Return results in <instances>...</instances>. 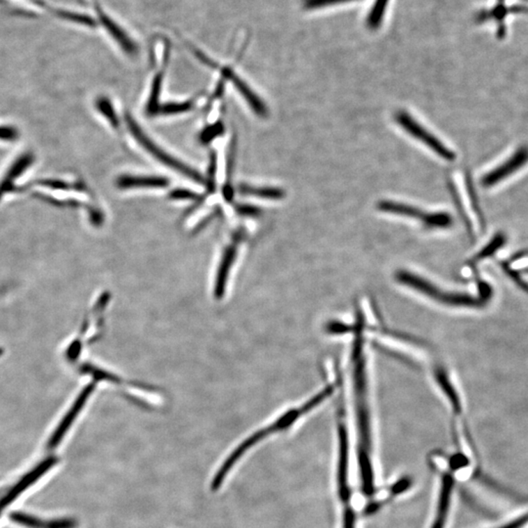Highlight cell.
I'll use <instances>...</instances> for the list:
<instances>
[{
	"label": "cell",
	"mask_w": 528,
	"mask_h": 528,
	"mask_svg": "<svg viewBox=\"0 0 528 528\" xmlns=\"http://www.w3.org/2000/svg\"><path fill=\"white\" fill-rule=\"evenodd\" d=\"M506 239H507V238H506V236L504 235L503 233H497V234L494 236L492 240L486 245V247H484L483 249L476 255L474 260L488 259L490 255L495 254L499 249H501V248L505 245Z\"/></svg>",
	"instance_id": "21"
},
{
	"label": "cell",
	"mask_w": 528,
	"mask_h": 528,
	"mask_svg": "<svg viewBox=\"0 0 528 528\" xmlns=\"http://www.w3.org/2000/svg\"><path fill=\"white\" fill-rule=\"evenodd\" d=\"M349 1H352V0H304L303 6L306 9H317Z\"/></svg>",
	"instance_id": "25"
},
{
	"label": "cell",
	"mask_w": 528,
	"mask_h": 528,
	"mask_svg": "<svg viewBox=\"0 0 528 528\" xmlns=\"http://www.w3.org/2000/svg\"><path fill=\"white\" fill-rule=\"evenodd\" d=\"M377 208H378L379 211H383V213H393V215L416 218V220H422L423 216L425 215V211H421L420 209L416 208V206L393 201L379 202L378 204H377Z\"/></svg>",
	"instance_id": "17"
},
{
	"label": "cell",
	"mask_w": 528,
	"mask_h": 528,
	"mask_svg": "<svg viewBox=\"0 0 528 528\" xmlns=\"http://www.w3.org/2000/svg\"><path fill=\"white\" fill-rule=\"evenodd\" d=\"M241 193L245 195H252V196L260 197V198L270 199H280L284 198V190L276 188V187H257L241 186Z\"/></svg>",
	"instance_id": "20"
},
{
	"label": "cell",
	"mask_w": 528,
	"mask_h": 528,
	"mask_svg": "<svg viewBox=\"0 0 528 528\" xmlns=\"http://www.w3.org/2000/svg\"><path fill=\"white\" fill-rule=\"evenodd\" d=\"M528 523V513L522 517L518 518L517 520H513V522L506 523L503 527L498 528H522Z\"/></svg>",
	"instance_id": "30"
},
{
	"label": "cell",
	"mask_w": 528,
	"mask_h": 528,
	"mask_svg": "<svg viewBox=\"0 0 528 528\" xmlns=\"http://www.w3.org/2000/svg\"><path fill=\"white\" fill-rule=\"evenodd\" d=\"M395 121L406 133L413 136L416 139L424 143L425 146L434 151L435 154L439 156L442 159L448 160V162H453L456 160V154L453 151L445 146L444 143L442 142L437 136L425 130L424 126H421L417 121L414 120L407 112H398L395 115Z\"/></svg>",
	"instance_id": "5"
},
{
	"label": "cell",
	"mask_w": 528,
	"mask_h": 528,
	"mask_svg": "<svg viewBox=\"0 0 528 528\" xmlns=\"http://www.w3.org/2000/svg\"><path fill=\"white\" fill-rule=\"evenodd\" d=\"M126 121H128V128H130L133 135L135 136V139L153 157L159 160V162L163 163V164L169 167L170 169L176 170V172L185 175V176L189 177L190 179L197 182H203V177L196 170L192 169L191 167H187L183 163L179 162V160L174 159L172 156L167 154V152L160 149L159 146L156 145L150 138H148V136L143 133V130H141L130 116H126Z\"/></svg>",
	"instance_id": "4"
},
{
	"label": "cell",
	"mask_w": 528,
	"mask_h": 528,
	"mask_svg": "<svg viewBox=\"0 0 528 528\" xmlns=\"http://www.w3.org/2000/svg\"><path fill=\"white\" fill-rule=\"evenodd\" d=\"M96 107L100 113L103 114V115L110 121V123L114 128L119 126V121L118 119H116L115 111H114L113 107H112V104L108 99L105 98V97H101V98L97 100Z\"/></svg>",
	"instance_id": "23"
},
{
	"label": "cell",
	"mask_w": 528,
	"mask_h": 528,
	"mask_svg": "<svg viewBox=\"0 0 528 528\" xmlns=\"http://www.w3.org/2000/svg\"><path fill=\"white\" fill-rule=\"evenodd\" d=\"M528 164V146L523 145L518 148L505 162L501 163L488 174L483 175L481 180V186L491 188L500 182L505 181L518 170Z\"/></svg>",
	"instance_id": "6"
},
{
	"label": "cell",
	"mask_w": 528,
	"mask_h": 528,
	"mask_svg": "<svg viewBox=\"0 0 528 528\" xmlns=\"http://www.w3.org/2000/svg\"><path fill=\"white\" fill-rule=\"evenodd\" d=\"M80 352H82V344H80V340H75V342L70 345L69 349H68V359L70 360L77 359V357L80 356Z\"/></svg>",
	"instance_id": "28"
},
{
	"label": "cell",
	"mask_w": 528,
	"mask_h": 528,
	"mask_svg": "<svg viewBox=\"0 0 528 528\" xmlns=\"http://www.w3.org/2000/svg\"><path fill=\"white\" fill-rule=\"evenodd\" d=\"M163 80H164V72H159L153 80L152 91H151L149 103H148V111L151 114H154L159 110V98Z\"/></svg>",
	"instance_id": "22"
},
{
	"label": "cell",
	"mask_w": 528,
	"mask_h": 528,
	"mask_svg": "<svg viewBox=\"0 0 528 528\" xmlns=\"http://www.w3.org/2000/svg\"><path fill=\"white\" fill-rule=\"evenodd\" d=\"M349 453L342 451L338 460V491L342 507V528H355V513L352 506V491L349 483Z\"/></svg>",
	"instance_id": "7"
},
{
	"label": "cell",
	"mask_w": 528,
	"mask_h": 528,
	"mask_svg": "<svg viewBox=\"0 0 528 528\" xmlns=\"http://www.w3.org/2000/svg\"><path fill=\"white\" fill-rule=\"evenodd\" d=\"M19 138V131L14 126H0V140L13 142Z\"/></svg>",
	"instance_id": "26"
},
{
	"label": "cell",
	"mask_w": 528,
	"mask_h": 528,
	"mask_svg": "<svg viewBox=\"0 0 528 528\" xmlns=\"http://www.w3.org/2000/svg\"><path fill=\"white\" fill-rule=\"evenodd\" d=\"M355 399H356V420L357 430H359L357 459H359L361 488L365 495L371 497L375 492V476L373 462H372L371 417H370L367 389H356Z\"/></svg>",
	"instance_id": "2"
},
{
	"label": "cell",
	"mask_w": 528,
	"mask_h": 528,
	"mask_svg": "<svg viewBox=\"0 0 528 528\" xmlns=\"http://www.w3.org/2000/svg\"><path fill=\"white\" fill-rule=\"evenodd\" d=\"M335 391V384H329L326 386L322 391H319L317 394L306 401L303 405L299 407L291 409V410L287 411L284 414H282L280 417L277 418L273 422L265 425L262 429L257 430L254 434L248 437L247 439L243 440L240 444H238L229 454L226 456V458L221 462L218 469H216L215 474H213V478L211 481V489L213 491L220 490L221 488L225 485L226 481L230 478L231 474L237 468L238 465L242 462V460L245 459V457L252 451V449L259 444L260 442L264 440L269 439L270 437L280 434V432H284V430L289 429L294 424L298 422L299 418L303 416L306 415L311 411L314 410L316 407L324 402L326 399L330 398L334 391Z\"/></svg>",
	"instance_id": "1"
},
{
	"label": "cell",
	"mask_w": 528,
	"mask_h": 528,
	"mask_svg": "<svg viewBox=\"0 0 528 528\" xmlns=\"http://www.w3.org/2000/svg\"><path fill=\"white\" fill-rule=\"evenodd\" d=\"M423 223L429 229H445L453 225V218L446 211L425 213L422 218Z\"/></svg>",
	"instance_id": "18"
},
{
	"label": "cell",
	"mask_w": 528,
	"mask_h": 528,
	"mask_svg": "<svg viewBox=\"0 0 528 528\" xmlns=\"http://www.w3.org/2000/svg\"><path fill=\"white\" fill-rule=\"evenodd\" d=\"M80 372L85 375H89L96 382H107V383L111 384L121 383V379L118 376L110 373V372L105 371L99 367L94 366V365L85 363L80 367Z\"/></svg>",
	"instance_id": "19"
},
{
	"label": "cell",
	"mask_w": 528,
	"mask_h": 528,
	"mask_svg": "<svg viewBox=\"0 0 528 528\" xmlns=\"http://www.w3.org/2000/svg\"><path fill=\"white\" fill-rule=\"evenodd\" d=\"M3 354V349H0V356Z\"/></svg>",
	"instance_id": "33"
},
{
	"label": "cell",
	"mask_w": 528,
	"mask_h": 528,
	"mask_svg": "<svg viewBox=\"0 0 528 528\" xmlns=\"http://www.w3.org/2000/svg\"><path fill=\"white\" fill-rule=\"evenodd\" d=\"M91 1L97 19H98L105 31L111 36V38L118 43L126 54L130 56L137 54L138 46L135 41L131 40L128 33L111 16L106 13L103 7L100 6L98 0H91Z\"/></svg>",
	"instance_id": "8"
},
{
	"label": "cell",
	"mask_w": 528,
	"mask_h": 528,
	"mask_svg": "<svg viewBox=\"0 0 528 528\" xmlns=\"http://www.w3.org/2000/svg\"><path fill=\"white\" fill-rule=\"evenodd\" d=\"M170 197L174 199H196L197 195L193 192L187 191V190H176V191L172 192Z\"/></svg>",
	"instance_id": "31"
},
{
	"label": "cell",
	"mask_w": 528,
	"mask_h": 528,
	"mask_svg": "<svg viewBox=\"0 0 528 528\" xmlns=\"http://www.w3.org/2000/svg\"><path fill=\"white\" fill-rule=\"evenodd\" d=\"M56 463H57V459L54 458V457H50V458L45 460L43 463L38 465L35 469L29 472L25 476H23V478H22L20 481H19L18 483L10 489V490H9V492L6 493V495L1 498V500H0V515L3 512L4 508H6L12 502H14L22 493L25 492L27 489L33 485V484H35L36 481L43 478L48 471H50L51 468H52Z\"/></svg>",
	"instance_id": "10"
},
{
	"label": "cell",
	"mask_w": 528,
	"mask_h": 528,
	"mask_svg": "<svg viewBox=\"0 0 528 528\" xmlns=\"http://www.w3.org/2000/svg\"><path fill=\"white\" fill-rule=\"evenodd\" d=\"M12 522L29 528H75L77 522L70 518H61V520H40L33 515L22 513H11Z\"/></svg>",
	"instance_id": "13"
},
{
	"label": "cell",
	"mask_w": 528,
	"mask_h": 528,
	"mask_svg": "<svg viewBox=\"0 0 528 528\" xmlns=\"http://www.w3.org/2000/svg\"><path fill=\"white\" fill-rule=\"evenodd\" d=\"M396 280L401 284L406 285V287L415 289L418 293H422L428 298L435 299L439 303L454 306H478V301H474L471 296H465V294H448L447 292L445 293L432 282L411 272L398 271L396 273Z\"/></svg>",
	"instance_id": "3"
},
{
	"label": "cell",
	"mask_w": 528,
	"mask_h": 528,
	"mask_svg": "<svg viewBox=\"0 0 528 528\" xmlns=\"http://www.w3.org/2000/svg\"><path fill=\"white\" fill-rule=\"evenodd\" d=\"M93 391L94 384H87L86 386H84V389L80 391L79 396L75 398L74 403H73L72 407H70L69 411L66 413L64 418H62V421H61L59 425H58L57 429H56L52 435H51L50 442H48V448H56V447L61 444V442L64 439L66 434H67L68 430H69L70 428L74 424L75 418L80 415L82 409H84L85 404L89 401Z\"/></svg>",
	"instance_id": "9"
},
{
	"label": "cell",
	"mask_w": 528,
	"mask_h": 528,
	"mask_svg": "<svg viewBox=\"0 0 528 528\" xmlns=\"http://www.w3.org/2000/svg\"><path fill=\"white\" fill-rule=\"evenodd\" d=\"M118 186L130 188H165L169 186V180L159 176H130L123 175L118 179Z\"/></svg>",
	"instance_id": "15"
},
{
	"label": "cell",
	"mask_w": 528,
	"mask_h": 528,
	"mask_svg": "<svg viewBox=\"0 0 528 528\" xmlns=\"http://www.w3.org/2000/svg\"><path fill=\"white\" fill-rule=\"evenodd\" d=\"M238 211H239L241 215L245 216H257L260 213L259 209L250 206H241L238 208Z\"/></svg>",
	"instance_id": "32"
},
{
	"label": "cell",
	"mask_w": 528,
	"mask_h": 528,
	"mask_svg": "<svg viewBox=\"0 0 528 528\" xmlns=\"http://www.w3.org/2000/svg\"><path fill=\"white\" fill-rule=\"evenodd\" d=\"M40 184L43 185V186L48 187V188L57 190L69 189V185L65 183V182L60 181V180H43V181H40Z\"/></svg>",
	"instance_id": "29"
},
{
	"label": "cell",
	"mask_w": 528,
	"mask_h": 528,
	"mask_svg": "<svg viewBox=\"0 0 528 528\" xmlns=\"http://www.w3.org/2000/svg\"><path fill=\"white\" fill-rule=\"evenodd\" d=\"M33 2L41 7V8L45 9L57 17V18L62 19V20L72 22V23L77 24V25H82L89 27V28H93L96 26V22L93 18L85 14L77 13V12H73L69 10H65V9L54 8V7L47 6L43 0H33Z\"/></svg>",
	"instance_id": "16"
},
{
	"label": "cell",
	"mask_w": 528,
	"mask_h": 528,
	"mask_svg": "<svg viewBox=\"0 0 528 528\" xmlns=\"http://www.w3.org/2000/svg\"><path fill=\"white\" fill-rule=\"evenodd\" d=\"M454 479L451 474H445L442 476V486H440L439 503L435 520L430 528H444L451 504L452 491H453Z\"/></svg>",
	"instance_id": "11"
},
{
	"label": "cell",
	"mask_w": 528,
	"mask_h": 528,
	"mask_svg": "<svg viewBox=\"0 0 528 528\" xmlns=\"http://www.w3.org/2000/svg\"><path fill=\"white\" fill-rule=\"evenodd\" d=\"M193 107L192 102H183V103H169L165 106L159 107L160 113L163 115H176L191 110Z\"/></svg>",
	"instance_id": "24"
},
{
	"label": "cell",
	"mask_w": 528,
	"mask_h": 528,
	"mask_svg": "<svg viewBox=\"0 0 528 528\" xmlns=\"http://www.w3.org/2000/svg\"><path fill=\"white\" fill-rule=\"evenodd\" d=\"M35 162V156L31 153H26L20 156L11 165L10 169L0 182V199L6 193H9L13 188L14 181L21 174H23Z\"/></svg>",
	"instance_id": "14"
},
{
	"label": "cell",
	"mask_w": 528,
	"mask_h": 528,
	"mask_svg": "<svg viewBox=\"0 0 528 528\" xmlns=\"http://www.w3.org/2000/svg\"><path fill=\"white\" fill-rule=\"evenodd\" d=\"M222 130L223 128L220 123L211 126V128L204 131L203 135H202V140H203V142H209V141L213 140L216 136L220 135L222 133Z\"/></svg>",
	"instance_id": "27"
},
{
	"label": "cell",
	"mask_w": 528,
	"mask_h": 528,
	"mask_svg": "<svg viewBox=\"0 0 528 528\" xmlns=\"http://www.w3.org/2000/svg\"><path fill=\"white\" fill-rule=\"evenodd\" d=\"M221 74L233 82L236 89L239 90L240 93L244 96L246 101L250 105L252 110H254L257 116H264V118L267 116L269 111H267L266 106L259 99V97H257L255 92L252 91V89L248 86L244 80H241L229 68H223V69H221Z\"/></svg>",
	"instance_id": "12"
}]
</instances>
